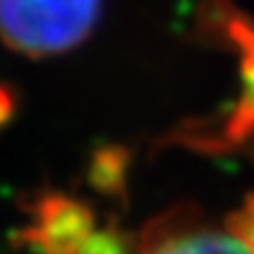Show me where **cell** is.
Segmentation results:
<instances>
[{"label": "cell", "mask_w": 254, "mask_h": 254, "mask_svg": "<svg viewBox=\"0 0 254 254\" xmlns=\"http://www.w3.org/2000/svg\"><path fill=\"white\" fill-rule=\"evenodd\" d=\"M202 36L238 47L240 55V97L219 123L182 125L167 134V144L190 146L200 153H226L254 144V21L228 0H202L198 9Z\"/></svg>", "instance_id": "obj_1"}, {"label": "cell", "mask_w": 254, "mask_h": 254, "mask_svg": "<svg viewBox=\"0 0 254 254\" xmlns=\"http://www.w3.org/2000/svg\"><path fill=\"white\" fill-rule=\"evenodd\" d=\"M99 14L101 0H0V40L31 59L59 57L92 36Z\"/></svg>", "instance_id": "obj_2"}, {"label": "cell", "mask_w": 254, "mask_h": 254, "mask_svg": "<svg viewBox=\"0 0 254 254\" xmlns=\"http://www.w3.org/2000/svg\"><path fill=\"white\" fill-rule=\"evenodd\" d=\"M26 224L12 233V245L28 254H80L94 233V209L80 198L40 189L21 200Z\"/></svg>", "instance_id": "obj_3"}, {"label": "cell", "mask_w": 254, "mask_h": 254, "mask_svg": "<svg viewBox=\"0 0 254 254\" xmlns=\"http://www.w3.org/2000/svg\"><path fill=\"white\" fill-rule=\"evenodd\" d=\"M134 254H254L226 228H217L193 205H177L148 221Z\"/></svg>", "instance_id": "obj_4"}, {"label": "cell", "mask_w": 254, "mask_h": 254, "mask_svg": "<svg viewBox=\"0 0 254 254\" xmlns=\"http://www.w3.org/2000/svg\"><path fill=\"white\" fill-rule=\"evenodd\" d=\"M132 153L123 144H99L90 155L85 182L92 190L127 205V172Z\"/></svg>", "instance_id": "obj_5"}, {"label": "cell", "mask_w": 254, "mask_h": 254, "mask_svg": "<svg viewBox=\"0 0 254 254\" xmlns=\"http://www.w3.org/2000/svg\"><path fill=\"white\" fill-rule=\"evenodd\" d=\"M136 240L125 233L118 224V217H111L106 226L94 228L90 240L82 245L80 254H134Z\"/></svg>", "instance_id": "obj_6"}, {"label": "cell", "mask_w": 254, "mask_h": 254, "mask_svg": "<svg viewBox=\"0 0 254 254\" xmlns=\"http://www.w3.org/2000/svg\"><path fill=\"white\" fill-rule=\"evenodd\" d=\"M224 228L236 240H240L247 250L254 252V193H250L243 200V205L228 214L224 221Z\"/></svg>", "instance_id": "obj_7"}, {"label": "cell", "mask_w": 254, "mask_h": 254, "mask_svg": "<svg viewBox=\"0 0 254 254\" xmlns=\"http://www.w3.org/2000/svg\"><path fill=\"white\" fill-rule=\"evenodd\" d=\"M17 92L12 85L7 82H0V129H5L9 125V120L14 118L17 113Z\"/></svg>", "instance_id": "obj_8"}]
</instances>
